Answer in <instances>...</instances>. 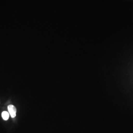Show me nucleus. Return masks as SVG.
<instances>
[{
    "label": "nucleus",
    "instance_id": "f257e3e1",
    "mask_svg": "<svg viewBox=\"0 0 133 133\" xmlns=\"http://www.w3.org/2000/svg\"><path fill=\"white\" fill-rule=\"evenodd\" d=\"M8 110L12 118H14L16 114V109L13 105H9L8 107Z\"/></svg>",
    "mask_w": 133,
    "mask_h": 133
},
{
    "label": "nucleus",
    "instance_id": "f03ea898",
    "mask_svg": "<svg viewBox=\"0 0 133 133\" xmlns=\"http://www.w3.org/2000/svg\"><path fill=\"white\" fill-rule=\"evenodd\" d=\"M2 116L3 117V118L5 120H8L9 118V116H10V114L9 113L6 111H4L2 112Z\"/></svg>",
    "mask_w": 133,
    "mask_h": 133
}]
</instances>
